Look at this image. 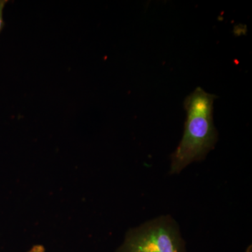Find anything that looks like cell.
<instances>
[{
    "mask_svg": "<svg viewBox=\"0 0 252 252\" xmlns=\"http://www.w3.org/2000/svg\"><path fill=\"white\" fill-rule=\"evenodd\" d=\"M216 97L215 94L198 87L185 99V131L171 155V175L180 173L192 162L205 160L215 148L218 141V132L213 119L214 101Z\"/></svg>",
    "mask_w": 252,
    "mask_h": 252,
    "instance_id": "1",
    "label": "cell"
},
{
    "mask_svg": "<svg viewBox=\"0 0 252 252\" xmlns=\"http://www.w3.org/2000/svg\"><path fill=\"white\" fill-rule=\"evenodd\" d=\"M8 0H0V33L4 29L5 23L3 18V11L6 4L8 3Z\"/></svg>",
    "mask_w": 252,
    "mask_h": 252,
    "instance_id": "3",
    "label": "cell"
},
{
    "mask_svg": "<svg viewBox=\"0 0 252 252\" xmlns=\"http://www.w3.org/2000/svg\"><path fill=\"white\" fill-rule=\"evenodd\" d=\"M116 252H187L180 226L170 215H162L131 228Z\"/></svg>",
    "mask_w": 252,
    "mask_h": 252,
    "instance_id": "2",
    "label": "cell"
},
{
    "mask_svg": "<svg viewBox=\"0 0 252 252\" xmlns=\"http://www.w3.org/2000/svg\"><path fill=\"white\" fill-rule=\"evenodd\" d=\"M28 252H45V250L41 245H35Z\"/></svg>",
    "mask_w": 252,
    "mask_h": 252,
    "instance_id": "4",
    "label": "cell"
}]
</instances>
